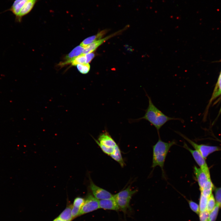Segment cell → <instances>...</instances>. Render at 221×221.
I'll return each mask as SVG.
<instances>
[{
	"label": "cell",
	"instance_id": "13",
	"mask_svg": "<svg viewBox=\"0 0 221 221\" xmlns=\"http://www.w3.org/2000/svg\"><path fill=\"white\" fill-rule=\"evenodd\" d=\"M107 31V29L102 30L96 34L86 38L82 41L80 45L85 48L91 43L100 39L106 33Z\"/></svg>",
	"mask_w": 221,
	"mask_h": 221
},
{
	"label": "cell",
	"instance_id": "2",
	"mask_svg": "<svg viewBox=\"0 0 221 221\" xmlns=\"http://www.w3.org/2000/svg\"><path fill=\"white\" fill-rule=\"evenodd\" d=\"M158 141L153 146L152 167L160 166L163 170L164 163L170 148L176 144V142L173 140L169 142L162 141L158 135Z\"/></svg>",
	"mask_w": 221,
	"mask_h": 221
},
{
	"label": "cell",
	"instance_id": "29",
	"mask_svg": "<svg viewBox=\"0 0 221 221\" xmlns=\"http://www.w3.org/2000/svg\"><path fill=\"white\" fill-rule=\"evenodd\" d=\"M215 198L216 203L221 207V187L216 188L215 190Z\"/></svg>",
	"mask_w": 221,
	"mask_h": 221
},
{
	"label": "cell",
	"instance_id": "28",
	"mask_svg": "<svg viewBox=\"0 0 221 221\" xmlns=\"http://www.w3.org/2000/svg\"><path fill=\"white\" fill-rule=\"evenodd\" d=\"M84 201L85 199L81 197H77L74 199L72 205L74 206L81 209L83 204Z\"/></svg>",
	"mask_w": 221,
	"mask_h": 221
},
{
	"label": "cell",
	"instance_id": "24",
	"mask_svg": "<svg viewBox=\"0 0 221 221\" xmlns=\"http://www.w3.org/2000/svg\"><path fill=\"white\" fill-rule=\"evenodd\" d=\"M94 139L95 142L99 146L101 150L104 153L110 155L113 153L114 150V147L113 148L101 144L97 140H95V138H94Z\"/></svg>",
	"mask_w": 221,
	"mask_h": 221
},
{
	"label": "cell",
	"instance_id": "20",
	"mask_svg": "<svg viewBox=\"0 0 221 221\" xmlns=\"http://www.w3.org/2000/svg\"><path fill=\"white\" fill-rule=\"evenodd\" d=\"M221 95V72L216 83L211 97L210 100L212 102Z\"/></svg>",
	"mask_w": 221,
	"mask_h": 221
},
{
	"label": "cell",
	"instance_id": "4",
	"mask_svg": "<svg viewBox=\"0 0 221 221\" xmlns=\"http://www.w3.org/2000/svg\"><path fill=\"white\" fill-rule=\"evenodd\" d=\"M99 208V200L92 194L89 193L85 199L84 203L80 209L79 216Z\"/></svg>",
	"mask_w": 221,
	"mask_h": 221
},
{
	"label": "cell",
	"instance_id": "8",
	"mask_svg": "<svg viewBox=\"0 0 221 221\" xmlns=\"http://www.w3.org/2000/svg\"><path fill=\"white\" fill-rule=\"evenodd\" d=\"M123 29H123V30H120L116 33L108 36L103 39H100L91 43L84 48L83 53L87 54L93 52L100 45L107 40L110 38L111 37L115 36L116 35L118 34V33L122 32Z\"/></svg>",
	"mask_w": 221,
	"mask_h": 221
},
{
	"label": "cell",
	"instance_id": "32",
	"mask_svg": "<svg viewBox=\"0 0 221 221\" xmlns=\"http://www.w3.org/2000/svg\"><path fill=\"white\" fill-rule=\"evenodd\" d=\"M86 54V64H88L95 56V54L91 52Z\"/></svg>",
	"mask_w": 221,
	"mask_h": 221
},
{
	"label": "cell",
	"instance_id": "21",
	"mask_svg": "<svg viewBox=\"0 0 221 221\" xmlns=\"http://www.w3.org/2000/svg\"><path fill=\"white\" fill-rule=\"evenodd\" d=\"M86 54H82L74 58L71 61L72 66H76L79 64H86Z\"/></svg>",
	"mask_w": 221,
	"mask_h": 221
},
{
	"label": "cell",
	"instance_id": "5",
	"mask_svg": "<svg viewBox=\"0 0 221 221\" xmlns=\"http://www.w3.org/2000/svg\"><path fill=\"white\" fill-rule=\"evenodd\" d=\"M183 147L190 152L200 168L208 174H210L209 169L205 159L201 154L197 150H193L189 148L185 142L184 143Z\"/></svg>",
	"mask_w": 221,
	"mask_h": 221
},
{
	"label": "cell",
	"instance_id": "1",
	"mask_svg": "<svg viewBox=\"0 0 221 221\" xmlns=\"http://www.w3.org/2000/svg\"><path fill=\"white\" fill-rule=\"evenodd\" d=\"M149 101V105L143 116L134 121L138 122L142 119H145L149 122L156 129L158 135L161 128L166 122L172 120H178L182 122V119L169 117L164 114L153 104L150 97L146 94Z\"/></svg>",
	"mask_w": 221,
	"mask_h": 221
},
{
	"label": "cell",
	"instance_id": "10",
	"mask_svg": "<svg viewBox=\"0 0 221 221\" xmlns=\"http://www.w3.org/2000/svg\"><path fill=\"white\" fill-rule=\"evenodd\" d=\"M37 0H28L22 8L17 17L15 18L17 22H21L23 17L28 14L32 10Z\"/></svg>",
	"mask_w": 221,
	"mask_h": 221
},
{
	"label": "cell",
	"instance_id": "17",
	"mask_svg": "<svg viewBox=\"0 0 221 221\" xmlns=\"http://www.w3.org/2000/svg\"><path fill=\"white\" fill-rule=\"evenodd\" d=\"M137 192L136 190H132L130 188V186L118 193L114 195L115 197H120L131 199L133 195Z\"/></svg>",
	"mask_w": 221,
	"mask_h": 221
},
{
	"label": "cell",
	"instance_id": "34",
	"mask_svg": "<svg viewBox=\"0 0 221 221\" xmlns=\"http://www.w3.org/2000/svg\"><path fill=\"white\" fill-rule=\"evenodd\" d=\"M221 113V108H220V109L219 112V115Z\"/></svg>",
	"mask_w": 221,
	"mask_h": 221
},
{
	"label": "cell",
	"instance_id": "6",
	"mask_svg": "<svg viewBox=\"0 0 221 221\" xmlns=\"http://www.w3.org/2000/svg\"><path fill=\"white\" fill-rule=\"evenodd\" d=\"M90 188L92 195L99 200L112 198L114 195L108 191L96 185L90 180Z\"/></svg>",
	"mask_w": 221,
	"mask_h": 221
},
{
	"label": "cell",
	"instance_id": "15",
	"mask_svg": "<svg viewBox=\"0 0 221 221\" xmlns=\"http://www.w3.org/2000/svg\"><path fill=\"white\" fill-rule=\"evenodd\" d=\"M28 0H15L10 8L8 10L11 12L16 18L25 3Z\"/></svg>",
	"mask_w": 221,
	"mask_h": 221
},
{
	"label": "cell",
	"instance_id": "27",
	"mask_svg": "<svg viewBox=\"0 0 221 221\" xmlns=\"http://www.w3.org/2000/svg\"><path fill=\"white\" fill-rule=\"evenodd\" d=\"M189 206L191 209L197 214L200 213V209L199 205L192 200H188Z\"/></svg>",
	"mask_w": 221,
	"mask_h": 221
},
{
	"label": "cell",
	"instance_id": "3",
	"mask_svg": "<svg viewBox=\"0 0 221 221\" xmlns=\"http://www.w3.org/2000/svg\"><path fill=\"white\" fill-rule=\"evenodd\" d=\"M175 132L190 143L195 150L198 151L201 154L205 159L210 154L221 149L220 147L217 146L198 144L180 132L177 131H175Z\"/></svg>",
	"mask_w": 221,
	"mask_h": 221
},
{
	"label": "cell",
	"instance_id": "16",
	"mask_svg": "<svg viewBox=\"0 0 221 221\" xmlns=\"http://www.w3.org/2000/svg\"><path fill=\"white\" fill-rule=\"evenodd\" d=\"M115 198L118 205L120 209L124 213H126L128 209L130 208V199L120 197H115Z\"/></svg>",
	"mask_w": 221,
	"mask_h": 221
},
{
	"label": "cell",
	"instance_id": "11",
	"mask_svg": "<svg viewBox=\"0 0 221 221\" xmlns=\"http://www.w3.org/2000/svg\"><path fill=\"white\" fill-rule=\"evenodd\" d=\"M98 141L100 143L107 147H114L117 145L106 130L103 131L99 136Z\"/></svg>",
	"mask_w": 221,
	"mask_h": 221
},
{
	"label": "cell",
	"instance_id": "30",
	"mask_svg": "<svg viewBox=\"0 0 221 221\" xmlns=\"http://www.w3.org/2000/svg\"><path fill=\"white\" fill-rule=\"evenodd\" d=\"M210 213L207 210L200 212L199 218L200 221H208Z\"/></svg>",
	"mask_w": 221,
	"mask_h": 221
},
{
	"label": "cell",
	"instance_id": "25",
	"mask_svg": "<svg viewBox=\"0 0 221 221\" xmlns=\"http://www.w3.org/2000/svg\"><path fill=\"white\" fill-rule=\"evenodd\" d=\"M215 204L214 197L213 195L212 194L208 199L207 210L210 213L214 208Z\"/></svg>",
	"mask_w": 221,
	"mask_h": 221
},
{
	"label": "cell",
	"instance_id": "33",
	"mask_svg": "<svg viewBox=\"0 0 221 221\" xmlns=\"http://www.w3.org/2000/svg\"><path fill=\"white\" fill-rule=\"evenodd\" d=\"M53 221H64L58 217L55 219Z\"/></svg>",
	"mask_w": 221,
	"mask_h": 221
},
{
	"label": "cell",
	"instance_id": "19",
	"mask_svg": "<svg viewBox=\"0 0 221 221\" xmlns=\"http://www.w3.org/2000/svg\"><path fill=\"white\" fill-rule=\"evenodd\" d=\"M214 186L212 182L211 178L209 179L205 183L203 189L201 192L204 196L209 198L211 195Z\"/></svg>",
	"mask_w": 221,
	"mask_h": 221
},
{
	"label": "cell",
	"instance_id": "18",
	"mask_svg": "<svg viewBox=\"0 0 221 221\" xmlns=\"http://www.w3.org/2000/svg\"><path fill=\"white\" fill-rule=\"evenodd\" d=\"M110 156L114 160L118 162L122 167L124 166L125 163L122 158L120 150L118 145L114 147L113 153Z\"/></svg>",
	"mask_w": 221,
	"mask_h": 221
},
{
	"label": "cell",
	"instance_id": "26",
	"mask_svg": "<svg viewBox=\"0 0 221 221\" xmlns=\"http://www.w3.org/2000/svg\"><path fill=\"white\" fill-rule=\"evenodd\" d=\"M78 70L82 74H87L90 69V65L89 64H79L76 65Z\"/></svg>",
	"mask_w": 221,
	"mask_h": 221
},
{
	"label": "cell",
	"instance_id": "31",
	"mask_svg": "<svg viewBox=\"0 0 221 221\" xmlns=\"http://www.w3.org/2000/svg\"><path fill=\"white\" fill-rule=\"evenodd\" d=\"M80 210V208L72 206L71 212L73 219L79 216Z\"/></svg>",
	"mask_w": 221,
	"mask_h": 221
},
{
	"label": "cell",
	"instance_id": "7",
	"mask_svg": "<svg viewBox=\"0 0 221 221\" xmlns=\"http://www.w3.org/2000/svg\"><path fill=\"white\" fill-rule=\"evenodd\" d=\"M194 173L201 192L208 180L210 178V174H208L200 168L195 166L194 168Z\"/></svg>",
	"mask_w": 221,
	"mask_h": 221
},
{
	"label": "cell",
	"instance_id": "12",
	"mask_svg": "<svg viewBox=\"0 0 221 221\" xmlns=\"http://www.w3.org/2000/svg\"><path fill=\"white\" fill-rule=\"evenodd\" d=\"M84 49V48L80 45L76 47L66 56L65 59V61L60 64V66L70 64L74 58L83 53Z\"/></svg>",
	"mask_w": 221,
	"mask_h": 221
},
{
	"label": "cell",
	"instance_id": "14",
	"mask_svg": "<svg viewBox=\"0 0 221 221\" xmlns=\"http://www.w3.org/2000/svg\"><path fill=\"white\" fill-rule=\"evenodd\" d=\"M72 206L68 201L66 208L58 217L64 221H72L73 220L71 212Z\"/></svg>",
	"mask_w": 221,
	"mask_h": 221
},
{
	"label": "cell",
	"instance_id": "23",
	"mask_svg": "<svg viewBox=\"0 0 221 221\" xmlns=\"http://www.w3.org/2000/svg\"><path fill=\"white\" fill-rule=\"evenodd\" d=\"M220 207L219 204L216 203L214 208L210 213L208 221H215Z\"/></svg>",
	"mask_w": 221,
	"mask_h": 221
},
{
	"label": "cell",
	"instance_id": "22",
	"mask_svg": "<svg viewBox=\"0 0 221 221\" xmlns=\"http://www.w3.org/2000/svg\"><path fill=\"white\" fill-rule=\"evenodd\" d=\"M208 199V198L204 196L201 193L199 205L200 212L206 210Z\"/></svg>",
	"mask_w": 221,
	"mask_h": 221
},
{
	"label": "cell",
	"instance_id": "9",
	"mask_svg": "<svg viewBox=\"0 0 221 221\" xmlns=\"http://www.w3.org/2000/svg\"><path fill=\"white\" fill-rule=\"evenodd\" d=\"M99 208L105 210L118 211L119 210L117 202L113 197L110 199L99 200Z\"/></svg>",
	"mask_w": 221,
	"mask_h": 221
}]
</instances>
